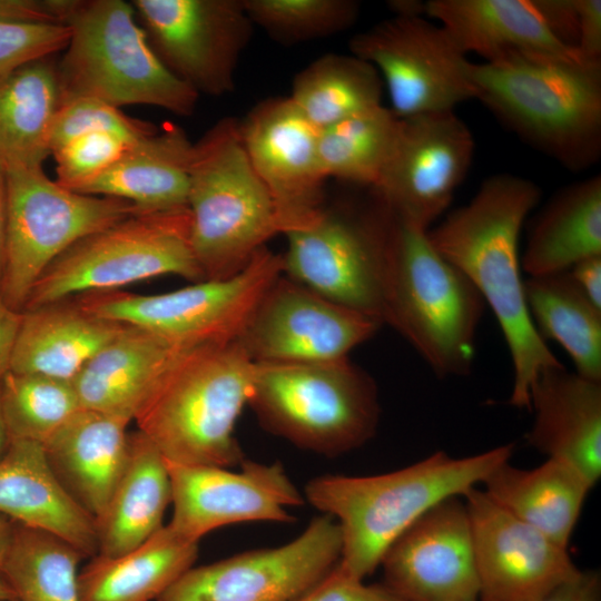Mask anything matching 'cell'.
<instances>
[{"label": "cell", "instance_id": "1", "mask_svg": "<svg viewBox=\"0 0 601 601\" xmlns=\"http://www.w3.org/2000/svg\"><path fill=\"white\" fill-rule=\"evenodd\" d=\"M541 197L539 186L513 174L485 179L464 206L427 230L432 246L475 287L493 311L511 355L509 404L530 410L541 371L562 364L536 331L528 309L520 236Z\"/></svg>", "mask_w": 601, "mask_h": 601}, {"label": "cell", "instance_id": "2", "mask_svg": "<svg viewBox=\"0 0 601 601\" xmlns=\"http://www.w3.org/2000/svg\"><path fill=\"white\" fill-rule=\"evenodd\" d=\"M513 450V444H504L464 457L439 451L383 474L319 475L307 482L304 494L315 509L337 519L342 534L338 564L364 580L407 528L440 502L477 487L510 461Z\"/></svg>", "mask_w": 601, "mask_h": 601}, {"label": "cell", "instance_id": "3", "mask_svg": "<svg viewBox=\"0 0 601 601\" xmlns=\"http://www.w3.org/2000/svg\"><path fill=\"white\" fill-rule=\"evenodd\" d=\"M253 372L236 342L185 351L135 415L138 431L168 462L240 465L234 428L248 404Z\"/></svg>", "mask_w": 601, "mask_h": 601}, {"label": "cell", "instance_id": "4", "mask_svg": "<svg viewBox=\"0 0 601 601\" xmlns=\"http://www.w3.org/2000/svg\"><path fill=\"white\" fill-rule=\"evenodd\" d=\"M382 275L384 323L394 327L436 375L470 373L485 303L470 280L432 246L427 230L392 213Z\"/></svg>", "mask_w": 601, "mask_h": 601}, {"label": "cell", "instance_id": "5", "mask_svg": "<svg viewBox=\"0 0 601 601\" xmlns=\"http://www.w3.org/2000/svg\"><path fill=\"white\" fill-rule=\"evenodd\" d=\"M470 81L504 126L573 170L601 152V63L559 60L471 62Z\"/></svg>", "mask_w": 601, "mask_h": 601}, {"label": "cell", "instance_id": "6", "mask_svg": "<svg viewBox=\"0 0 601 601\" xmlns=\"http://www.w3.org/2000/svg\"><path fill=\"white\" fill-rule=\"evenodd\" d=\"M70 36L57 65L61 104L93 98L115 107L149 105L190 116L199 95L176 77L152 49L132 3L63 0Z\"/></svg>", "mask_w": 601, "mask_h": 601}, {"label": "cell", "instance_id": "7", "mask_svg": "<svg viewBox=\"0 0 601 601\" xmlns=\"http://www.w3.org/2000/svg\"><path fill=\"white\" fill-rule=\"evenodd\" d=\"M188 174L194 257L204 279L231 277L282 234L274 203L244 148L239 120L224 118L193 144Z\"/></svg>", "mask_w": 601, "mask_h": 601}, {"label": "cell", "instance_id": "8", "mask_svg": "<svg viewBox=\"0 0 601 601\" xmlns=\"http://www.w3.org/2000/svg\"><path fill=\"white\" fill-rule=\"evenodd\" d=\"M248 405L269 433L329 457L368 442L381 413L374 380L348 357L254 363Z\"/></svg>", "mask_w": 601, "mask_h": 601}, {"label": "cell", "instance_id": "9", "mask_svg": "<svg viewBox=\"0 0 601 601\" xmlns=\"http://www.w3.org/2000/svg\"><path fill=\"white\" fill-rule=\"evenodd\" d=\"M162 275L204 280L188 208L137 213L78 240L41 275L23 311Z\"/></svg>", "mask_w": 601, "mask_h": 601}, {"label": "cell", "instance_id": "10", "mask_svg": "<svg viewBox=\"0 0 601 601\" xmlns=\"http://www.w3.org/2000/svg\"><path fill=\"white\" fill-rule=\"evenodd\" d=\"M6 247L0 282L2 303L22 312L46 269L70 246L134 214L129 201L70 190L42 167H4Z\"/></svg>", "mask_w": 601, "mask_h": 601}, {"label": "cell", "instance_id": "11", "mask_svg": "<svg viewBox=\"0 0 601 601\" xmlns=\"http://www.w3.org/2000/svg\"><path fill=\"white\" fill-rule=\"evenodd\" d=\"M283 274V258L259 249L238 274L162 294L105 290L75 296L86 312L137 326L181 347L235 342L265 292Z\"/></svg>", "mask_w": 601, "mask_h": 601}, {"label": "cell", "instance_id": "12", "mask_svg": "<svg viewBox=\"0 0 601 601\" xmlns=\"http://www.w3.org/2000/svg\"><path fill=\"white\" fill-rule=\"evenodd\" d=\"M392 213L371 188L362 204L324 209L289 231L283 273L321 297L384 324L383 263Z\"/></svg>", "mask_w": 601, "mask_h": 601}, {"label": "cell", "instance_id": "13", "mask_svg": "<svg viewBox=\"0 0 601 601\" xmlns=\"http://www.w3.org/2000/svg\"><path fill=\"white\" fill-rule=\"evenodd\" d=\"M349 48L376 68L398 118L455 110L474 99L471 61L442 26L425 17L393 16L355 35Z\"/></svg>", "mask_w": 601, "mask_h": 601}, {"label": "cell", "instance_id": "14", "mask_svg": "<svg viewBox=\"0 0 601 601\" xmlns=\"http://www.w3.org/2000/svg\"><path fill=\"white\" fill-rule=\"evenodd\" d=\"M342 534L319 515L294 540L191 566L157 601H294L339 561Z\"/></svg>", "mask_w": 601, "mask_h": 601}, {"label": "cell", "instance_id": "15", "mask_svg": "<svg viewBox=\"0 0 601 601\" xmlns=\"http://www.w3.org/2000/svg\"><path fill=\"white\" fill-rule=\"evenodd\" d=\"M147 38L165 66L198 95L219 97L235 72L253 22L243 0H135Z\"/></svg>", "mask_w": 601, "mask_h": 601}, {"label": "cell", "instance_id": "16", "mask_svg": "<svg viewBox=\"0 0 601 601\" xmlns=\"http://www.w3.org/2000/svg\"><path fill=\"white\" fill-rule=\"evenodd\" d=\"M474 147L455 110L400 118L393 150L372 189L395 216L428 230L464 180Z\"/></svg>", "mask_w": 601, "mask_h": 601}, {"label": "cell", "instance_id": "17", "mask_svg": "<svg viewBox=\"0 0 601 601\" xmlns=\"http://www.w3.org/2000/svg\"><path fill=\"white\" fill-rule=\"evenodd\" d=\"M383 325L283 276L265 292L235 341L254 363L325 362L347 357Z\"/></svg>", "mask_w": 601, "mask_h": 601}, {"label": "cell", "instance_id": "18", "mask_svg": "<svg viewBox=\"0 0 601 601\" xmlns=\"http://www.w3.org/2000/svg\"><path fill=\"white\" fill-rule=\"evenodd\" d=\"M166 464L174 506L168 524L190 541L235 523L292 522L287 508L304 503L279 462L244 460L238 472L214 465Z\"/></svg>", "mask_w": 601, "mask_h": 601}, {"label": "cell", "instance_id": "19", "mask_svg": "<svg viewBox=\"0 0 601 601\" xmlns=\"http://www.w3.org/2000/svg\"><path fill=\"white\" fill-rule=\"evenodd\" d=\"M239 125L247 157L274 203L282 234L312 224L323 210L327 179L318 158L319 130L289 97L260 101Z\"/></svg>", "mask_w": 601, "mask_h": 601}, {"label": "cell", "instance_id": "20", "mask_svg": "<svg viewBox=\"0 0 601 601\" xmlns=\"http://www.w3.org/2000/svg\"><path fill=\"white\" fill-rule=\"evenodd\" d=\"M479 579V601H542L575 574L569 549L493 502L482 489L464 496Z\"/></svg>", "mask_w": 601, "mask_h": 601}, {"label": "cell", "instance_id": "21", "mask_svg": "<svg viewBox=\"0 0 601 601\" xmlns=\"http://www.w3.org/2000/svg\"><path fill=\"white\" fill-rule=\"evenodd\" d=\"M384 584L407 601H477L470 518L463 496L423 514L386 550Z\"/></svg>", "mask_w": 601, "mask_h": 601}, {"label": "cell", "instance_id": "22", "mask_svg": "<svg viewBox=\"0 0 601 601\" xmlns=\"http://www.w3.org/2000/svg\"><path fill=\"white\" fill-rule=\"evenodd\" d=\"M425 16L437 21L466 56L476 53L483 62H587L551 33L533 0H428Z\"/></svg>", "mask_w": 601, "mask_h": 601}, {"label": "cell", "instance_id": "23", "mask_svg": "<svg viewBox=\"0 0 601 601\" xmlns=\"http://www.w3.org/2000/svg\"><path fill=\"white\" fill-rule=\"evenodd\" d=\"M530 410L529 445L571 465L594 487L601 477V382L563 364L546 367L530 390Z\"/></svg>", "mask_w": 601, "mask_h": 601}, {"label": "cell", "instance_id": "24", "mask_svg": "<svg viewBox=\"0 0 601 601\" xmlns=\"http://www.w3.org/2000/svg\"><path fill=\"white\" fill-rule=\"evenodd\" d=\"M129 423L80 408L42 444L58 482L95 520L105 510L127 463Z\"/></svg>", "mask_w": 601, "mask_h": 601}, {"label": "cell", "instance_id": "25", "mask_svg": "<svg viewBox=\"0 0 601 601\" xmlns=\"http://www.w3.org/2000/svg\"><path fill=\"white\" fill-rule=\"evenodd\" d=\"M0 515L52 533L83 556L98 553L96 520L58 482L40 443L10 441L0 457Z\"/></svg>", "mask_w": 601, "mask_h": 601}, {"label": "cell", "instance_id": "26", "mask_svg": "<svg viewBox=\"0 0 601 601\" xmlns=\"http://www.w3.org/2000/svg\"><path fill=\"white\" fill-rule=\"evenodd\" d=\"M189 348L125 325L73 380L81 408L134 421L177 358Z\"/></svg>", "mask_w": 601, "mask_h": 601}, {"label": "cell", "instance_id": "27", "mask_svg": "<svg viewBox=\"0 0 601 601\" xmlns=\"http://www.w3.org/2000/svg\"><path fill=\"white\" fill-rule=\"evenodd\" d=\"M124 326L68 299L22 311L9 371L73 382Z\"/></svg>", "mask_w": 601, "mask_h": 601}, {"label": "cell", "instance_id": "28", "mask_svg": "<svg viewBox=\"0 0 601 601\" xmlns=\"http://www.w3.org/2000/svg\"><path fill=\"white\" fill-rule=\"evenodd\" d=\"M191 148L183 129L165 125L78 193L122 199L142 213L188 208Z\"/></svg>", "mask_w": 601, "mask_h": 601}, {"label": "cell", "instance_id": "29", "mask_svg": "<svg viewBox=\"0 0 601 601\" xmlns=\"http://www.w3.org/2000/svg\"><path fill=\"white\" fill-rule=\"evenodd\" d=\"M171 503L166 460L138 430L129 435L125 469L96 519L98 555L117 556L144 543L162 524Z\"/></svg>", "mask_w": 601, "mask_h": 601}, {"label": "cell", "instance_id": "30", "mask_svg": "<svg viewBox=\"0 0 601 601\" xmlns=\"http://www.w3.org/2000/svg\"><path fill=\"white\" fill-rule=\"evenodd\" d=\"M482 485L484 493L502 509L568 549L593 489L575 469L554 459L533 469L504 462Z\"/></svg>", "mask_w": 601, "mask_h": 601}, {"label": "cell", "instance_id": "31", "mask_svg": "<svg viewBox=\"0 0 601 601\" xmlns=\"http://www.w3.org/2000/svg\"><path fill=\"white\" fill-rule=\"evenodd\" d=\"M198 555V542L179 535L169 524L135 549L117 556L96 554L79 571L81 601L157 600Z\"/></svg>", "mask_w": 601, "mask_h": 601}, {"label": "cell", "instance_id": "32", "mask_svg": "<svg viewBox=\"0 0 601 601\" xmlns=\"http://www.w3.org/2000/svg\"><path fill=\"white\" fill-rule=\"evenodd\" d=\"M601 255V176L558 191L533 220L522 270L529 277L568 272L578 262Z\"/></svg>", "mask_w": 601, "mask_h": 601}, {"label": "cell", "instance_id": "33", "mask_svg": "<svg viewBox=\"0 0 601 601\" xmlns=\"http://www.w3.org/2000/svg\"><path fill=\"white\" fill-rule=\"evenodd\" d=\"M48 58L0 77V161L4 167H42L51 154L49 140L61 92L57 66Z\"/></svg>", "mask_w": 601, "mask_h": 601}, {"label": "cell", "instance_id": "34", "mask_svg": "<svg viewBox=\"0 0 601 601\" xmlns=\"http://www.w3.org/2000/svg\"><path fill=\"white\" fill-rule=\"evenodd\" d=\"M524 294L532 322L544 338L558 342L579 375L601 382V308L568 272L528 277Z\"/></svg>", "mask_w": 601, "mask_h": 601}, {"label": "cell", "instance_id": "35", "mask_svg": "<svg viewBox=\"0 0 601 601\" xmlns=\"http://www.w3.org/2000/svg\"><path fill=\"white\" fill-rule=\"evenodd\" d=\"M383 80L374 66L354 56L327 53L300 70L289 99L318 130L382 106Z\"/></svg>", "mask_w": 601, "mask_h": 601}, {"label": "cell", "instance_id": "36", "mask_svg": "<svg viewBox=\"0 0 601 601\" xmlns=\"http://www.w3.org/2000/svg\"><path fill=\"white\" fill-rule=\"evenodd\" d=\"M82 558L61 538L14 522L0 571L16 601H81L78 563Z\"/></svg>", "mask_w": 601, "mask_h": 601}, {"label": "cell", "instance_id": "37", "mask_svg": "<svg viewBox=\"0 0 601 601\" xmlns=\"http://www.w3.org/2000/svg\"><path fill=\"white\" fill-rule=\"evenodd\" d=\"M400 118L382 106L319 130L318 158L326 178L374 188L393 150Z\"/></svg>", "mask_w": 601, "mask_h": 601}, {"label": "cell", "instance_id": "38", "mask_svg": "<svg viewBox=\"0 0 601 601\" xmlns=\"http://www.w3.org/2000/svg\"><path fill=\"white\" fill-rule=\"evenodd\" d=\"M0 402L9 442L43 444L81 406L72 382L8 371Z\"/></svg>", "mask_w": 601, "mask_h": 601}, {"label": "cell", "instance_id": "39", "mask_svg": "<svg viewBox=\"0 0 601 601\" xmlns=\"http://www.w3.org/2000/svg\"><path fill=\"white\" fill-rule=\"evenodd\" d=\"M253 24L282 43H297L338 33L359 12L354 0H243Z\"/></svg>", "mask_w": 601, "mask_h": 601}, {"label": "cell", "instance_id": "40", "mask_svg": "<svg viewBox=\"0 0 601 601\" xmlns=\"http://www.w3.org/2000/svg\"><path fill=\"white\" fill-rule=\"evenodd\" d=\"M158 128L149 122L131 118L105 101L93 98H75L63 101L52 125L50 152L72 138L93 131L119 136L134 145Z\"/></svg>", "mask_w": 601, "mask_h": 601}, {"label": "cell", "instance_id": "41", "mask_svg": "<svg viewBox=\"0 0 601 601\" xmlns=\"http://www.w3.org/2000/svg\"><path fill=\"white\" fill-rule=\"evenodd\" d=\"M130 146L109 132L77 136L51 152L56 160V181L78 193L115 164Z\"/></svg>", "mask_w": 601, "mask_h": 601}, {"label": "cell", "instance_id": "42", "mask_svg": "<svg viewBox=\"0 0 601 601\" xmlns=\"http://www.w3.org/2000/svg\"><path fill=\"white\" fill-rule=\"evenodd\" d=\"M70 36L59 22L0 19V77L65 50Z\"/></svg>", "mask_w": 601, "mask_h": 601}, {"label": "cell", "instance_id": "43", "mask_svg": "<svg viewBox=\"0 0 601 601\" xmlns=\"http://www.w3.org/2000/svg\"><path fill=\"white\" fill-rule=\"evenodd\" d=\"M294 601H407L387 585L366 584L337 563L323 579Z\"/></svg>", "mask_w": 601, "mask_h": 601}, {"label": "cell", "instance_id": "44", "mask_svg": "<svg viewBox=\"0 0 601 601\" xmlns=\"http://www.w3.org/2000/svg\"><path fill=\"white\" fill-rule=\"evenodd\" d=\"M533 1L551 33L563 46L577 52L580 35L578 0Z\"/></svg>", "mask_w": 601, "mask_h": 601}, {"label": "cell", "instance_id": "45", "mask_svg": "<svg viewBox=\"0 0 601 601\" xmlns=\"http://www.w3.org/2000/svg\"><path fill=\"white\" fill-rule=\"evenodd\" d=\"M580 35L577 52L592 63H601V1L578 0Z\"/></svg>", "mask_w": 601, "mask_h": 601}, {"label": "cell", "instance_id": "46", "mask_svg": "<svg viewBox=\"0 0 601 601\" xmlns=\"http://www.w3.org/2000/svg\"><path fill=\"white\" fill-rule=\"evenodd\" d=\"M542 601H601V575L581 570L555 587Z\"/></svg>", "mask_w": 601, "mask_h": 601}, {"label": "cell", "instance_id": "47", "mask_svg": "<svg viewBox=\"0 0 601 601\" xmlns=\"http://www.w3.org/2000/svg\"><path fill=\"white\" fill-rule=\"evenodd\" d=\"M0 19L59 22V0H0Z\"/></svg>", "mask_w": 601, "mask_h": 601}, {"label": "cell", "instance_id": "48", "mask_svg": "<svg viewBox=\"0 0 601 601\" xmlns=\"http://www.w3.org/2000/svg\"><path fill=\"white\" fill-rule=\"evenodd\" d=\"M568 273L582 293L601 308V255L578 262Z\"/></svg>", "mask_w": 601, "mask_h": 601}, {"label": "cell", "instance_id": "49", "mask_svg": "<svg viewBox=\"0 0 601 601\" xmlns=\"http://www.w3.org/2000/svg\"><path fill=\"white\" fill-rule=\"evenodd\" d=\"M21 318V312L7 307L0 298V374L9 371L10 357Z\"/></svg>", "mask_w": 601, "mask_h": 601}, {"label": "cell", "instance_id": "50", "mask_svg": "<svg viewBox=\"0 0 601 601\" xmlns=\"http://www.w3.org/2000/svg\"><path fill=\"white\" fill-rule=\"evenodd\" d=\"M6 224H7V181L6 168L0 161V282L6 247Z\"/></svg>", "mask_w": 601, "mask_h": 601}, {"label": "cell", "instance_id": "51", "mask_svg": "<svg viewBox=\"0 0 601 601\" xmlns=\"http://www.w3.org/2000/svg\"><path fill=\"white\" fill-rule=\"evenodd\" d=\"M394 16L425 17V2L417 0H394L388 2Z\"/></svg>", "mask_w": 601, "mask_h": 601}, {"label": "cell", "instance_id": "52", "mask_svg": "<svg viewBox=\"0 0 601 601\" xmlns=\"http://www.w3.org/2000/svg\"><path fill=\"white\" fill-rule=\"evenodd\" d=\"M14 522L0 515V566L10 546L13 535Z\"/></svg>", "mask_w": 601, "mask_h": 601}, {"label": "cell", "instance_id": "53", "mask_svg": "<svg viewBox=\"0 0 601 601\" xmlns=\"http://www.w3.org/2000/svg\"><path fill=\"white\" fill-rule=\"evenodd\" d=\"M4 374H0V386H1V380ZM8 444H9V437H8L7 428L4 425L3 415L1 411V402H0V457L3 455L4 451L7 450Z\"/></svg>", "mask_w": 601, "mask_h": 601}, {"label": "cell", "instance_id": "54", "mask_svg": "<svg viewBox=\"0 0 601 601\" xmlns=\"http://www.w3.org/2000/svg\"><path fill=\"white\" fill-rule=\"evenodd\" d=\"M0 601H16L13 591L0 571Z\"/></svg>", "mask_w": 601, "mask_h": 601}, {"label": "cell", "instance_id": "55", "mask_svg": "<svg viewBox=\"0 0 601 601\" xmlns=\"http://www.w3.org/2000/svg\"><path fill=\"white\" fill-rule=\"evenodd\" d=\"M479 601V600H477Z\"/></svg>", "mask_w": 601, "mask_h": 601}]
</instances>
